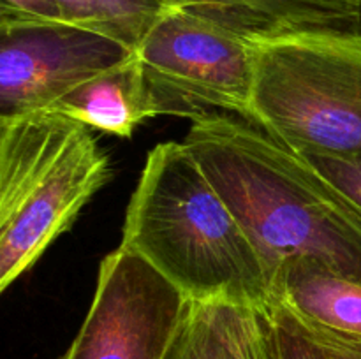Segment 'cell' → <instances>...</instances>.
<instances>
[{
  "mask_svg": "<svg viewBox=\"0 0 361 359\" xmlns=\"http://www.w3.org/2000/svg\"><path fill=\"white\" fill-rule=\"evenodd\" d=\"M183 143L263 259L270 278L312 257L361 284V210L296 151L229 113L192 120Z\"/></svg>",
  "mask_w": 361,
  "mask_h": 359,
  "instance_id": "obj_1",
  "label": "cell"
},
{
  "mask_svg": "<svg viewBox=\"0 0 361 359\" xmlns=\"http://www.w3.org/2000/svg\"><path fill=\"white\" fill-rule=\"evenodd\" d=\"M120 246L143 257L190 301L271 305L263 259L185 143L148 151Z\"/></svg>",
  "mask_w": 361,
  "mask_h": 359,
  "instance_id": "obj_2",
  "label": "cell"
},
{
  "mask_svg": "<svg viewBox=\"0 0 361 359\" xmlns=\"http://www.w3.org/2000/svg\"><path fill=\"white\" fill-rule=\"evenodd\" d=\"M111 176L90 127L56 111L0 118V291L73 227Z\"/></svg>",
  "mask_w": 361,
  "mask_h": 359,
  "instance_id": "obj_3",
  "label": "cell"
},
{
  "mask_svg": "<svg viewBox=\"0 0 361 359\" xmlns=\"http://www.w3.org/2000/svg\"><path fill=\"white\" fill-rule=\"evenodd\" d=\"M249 122L300 155L361 153V32L256 41Z\"/></svg>",
  "mask_w": 361,
  "mask_h": 359,
  "instance_id": "obj_4",
  "label": "cell"
},
{
  "mask_svg": "<svg viewBox=\"0 0 361 359\" xmlns=\"http://www.w3.org/2000/svg\"><path fill=\"white\" fill-rule=\"evenodd\" d=\"M162 115L196 120L229 113L249 120L256 41L196 13L171 7L136 49Z\"/></svg>",
  "mask_w": 361,
  "mask_h": 359,
  "instance_id": "obj_5",
  "label": "cell"
},
{
  "mask_svg": "<svg viewBox=\"0 0 361 359\" xmlns=\"http://www.w3.org/2000/svg\"><path fill=\"white\" fill-rule=\"evenodd\" d=\"M190 299L118 246L102 259L94 299L62 359H164Z\"/></svg>",
  "mask_w": 361,
  "mask_h": 359,
  "instance_id": "obj_6",
  "label": "cell"
},
{
  "mask_svg": "<svg viewBox=\"0 0 361 359\" xmlns=\"http://www.w3.org/2000/svg\"><path fill=\"white\" fill-rule=\"evenodd\" d=\"M134 53L67 21L0 23V118L49 111L63 95Z\"/></svg>",
  "mask_w": 361,
  "mask_h": 359,
  "instance_id": "obj_7",
  "label": "cell"
},
{
  "mask_svg": "<svg viewBox=\"0 0 361 359\" xmlns=\"http://www.w3.org/2000/svg\"><path fill=\"white\" fill-rule=\"evenodd\" d=\"M250 41L300 32H361L360 0H168Z\"/></svg>",
  "mask_w": 361,
  "mask_h": 359,
  "instance_id": "obj_8",
  "label": "cell"
},
{
  "mask_svg": "<svg viewBox=\"0 0 361 359\" xmlns=\"http://www.w3.org/2000/svg\"><path fill=\"white\" fill-rule=\"evenodd\" d=\"M164 359H274L264 310L190 301Z\"/></svg>",
  "mask_w": 361,
  "mask_h": 359,
  "instance_id": "obj_9",
  "label": "cell"
},
{
  "mask_svg": "<svg viewBox=\"0 0 361 359\" xmlns=\"http://www.w3.org/2000/svg\"><path fill=\"white\" fill-rule=\"evenodd\" d=\"M271 303L324 329L361 336V284L312 257H291L275 270Z\"/></svg>",
  "mask_w": 361,
  "mask_h": 359,
  "instance_id": "obj_10",
  "label": "cell"
},
{
  "mask_svg": "<svg viewBox=\"0 0 361 359\" xmlns=\"http://www.w3.org/2000/svg\"><path fill=\"white\" fill-rule=\"evenodd\" d=\"M49 111L118 137H130L145 120L162 115L136 53L63 95Z\"/></svg>",
  "mask_w": 361,
  "mask_h": 359,
  "instance_id": "obj_11",
  "label": "cell"
},
{
  "mask_svg": "<svg viewBox=\"0 0 361 359\" xmlns=\"http://www.w3.org/2000/svg\"><path fill=\"white\" fill-rule=\"evenodd\" d=\"M67 23L104 34L136 51L159 18L171 9L168 0H56Z\"/></svg>",
  "mask_w": 361,
  "mask_h": 359,
  "instance_id": "obj_12",
  "label": "cell"
},
{
  "mask_svg": "<svg viewBox=\"0 0 361 359\" xmlns=\"http://www.w3.org/2000/svg\"><path fill=\"white\" fill-rule=\"evenodd\" d=\"M274 359H361V336L324 329L282 305L264 308Z\"/></svg>",
  "mask_w": 361,
  "mask_h": 359,
  "instance_id": "obj_13",
  "label": "cell"
},
{
  "mask_svg": "<svg viewBox=\"0 0 361 359\" xmlns=\"http://www.w3.org/2000/svg\"><path fill=\"white\" fill-rule=\"evenodd\" d=\"M317 172L334 183L361 210V153L356 155H302Z\"/></svg>",
  "mask_w": 361,
  "mask_h": 359,
  "instance_id": "obj_14",
  "label": "cell"
},
{
  "mask_svg": "<svg viewBox=\"0 0 361 359\" xmlns=\"http://www.w3.org/2000/svg\"><path fill=\"white\" fill-rule=\"evenodd\" d=\"M63 21L56 0H0V23Z\"/></svg>",
  "mask_w": 361,
  "mask_h": 359,
  "instance_id": "obj_15",
  "label": "cell"
},
{
  "mask_svg": "<svg viewBox=\"0 0 361 359\" xmlns=\"http://www.w3.org/2000/svg\"><path fill=\"white\" fill-rule=\"evenodd\" d=\"M360 4H361V0H360Z\"/></svg>",
  "mask_w": 361,
  "mask_h": 359,
  "instance_id": "obj_16",
  "label": "cell"
}]
</instances>
